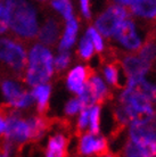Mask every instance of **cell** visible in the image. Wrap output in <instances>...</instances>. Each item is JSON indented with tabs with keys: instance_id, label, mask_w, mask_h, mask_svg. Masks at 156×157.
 I'll return each instance as SVG.
<instances>
[{
	"instance_id": "10",
	"label": "cell",
	"mask_w": 156,
	"mask_h": 157,
	"mask_svg": "<svg viewBox=\"0 0 156 157\" xmlns=\"http://www.w3.org/2000/svg\"><path fill=\"white\" fill-rule=\"evenodd\" d=\"M123 68L128 78H144L150 68V64L139 56H127L123 59Z\"/></svg>"
},
{
	"instance_id": "4",
	"label": "cell",
	"mask_w": 156,
	"mask_h": 157,
	"mask_svg": "<svg viewBox=\"0 0 156 157\" xmlns=\"http://www.w3.org/2000/svg\"><path fill=\"white\" fill-rule=\"evenodd\" d=\"M26 58L27 50L23 43L0 36V63L5 64L13 72L21 74L25 70Z\"/></svg>"
},
{
	"instance_id": "32",
	"label": "cell",
	"mask_w": 156,
	"mask_h": 157,
	"mask_svg": "<svg viewBox=\"0 0 156 157\" xmlns=\"http://www.w3.org/2000/svg\"><path fill=\"white\" fill-rule=\"evenodd\" d=\"M80 5H81V12L82 15L89 18L90 17V4H89V0H80Z\"/></svg>"
},
{
	"instance_id": "31",
	"label": "cell",
	"mask_w": 156,
	"mask_h": 157,
	"mask_svg": "<svg viewBox=\"0 0 156 157\" xmlns=\"http://www.w3.org/2000/svg\"><path fill=\"white\" fill-rule=\"evenodd\" d=\"M14 150H15V144L6 139V142L1 147V151L2 153L0 154V155L1 156H9V155H12Z\"/></svg>"
},
{
	"instance_id": "14",
	"label": "cell",
	"mask_w": 156,
	"mask_h": 157,
	"mask_svg": "<svg viewBox=\"0 0 156 157\" xmlns=\"http://www.w3.org/2000/svg\"><path fill=\"white\" fill-rule=\"evenodd\" d=\"M78 31H79L78 21L75 20V18H73V17L71 20L66 21L64 33H63L60 40H59V44H58L59 51L70 50L71 48L73 47V44L75 43V40H76Z\"/></svg>"
},
{
	"instance_id": "22",
	"label": "cell",
	"mask_w": 156,
	"mask_h": 157,
	"mask_svg": "<svg viewBox=\"0 0 156 157\" xmlns=\"http://www.w3.org/2000/svg\"><path fill=\"white\" fill-rule=\"evenodd\" d=\"M94 44L89 39V36H82L80 40V44H79V54L83 59H90L91 56L94 55Z\"/></svg>"
},
{
	"instance_id": "23",
	"label": "cell",
	"mask_w": 156,
	"mask_h": 157,
	"mask_svg": "<svg viewBox=\"0 0 156 157\" xmlns=\"http://www.w3.org/2000/svg\"><path fill=\"white\" fill-rule=\"evenodd\" d=\"M71 63V54L68 50H60L58 55L54 57V66L57 71H63L68 67Z\"/></svg>"
},
{
	"instance_id": "13",
	"label": "cell",
	"mask_w": 156,
	"mask_h": 157,
	"mask_svg": "<svg viewBox=\"0 0 156 157\" xmlns=\"http://www.w3.org/2000/svg\"><path fill=\"white\" fill-rule=\"evenodd\" d=\"M88 72L83 66H75L67 75V88L76 94H81L87 82Z\"/></svg>"
},
{
	"instance_id": "29",
	"label": "cell",
	"mask_w": 156,
	"mask_h": 157,
	"mask_svg": "<svg viewBox=\"0 0 156 157\" xmlns=\"http://www.w3.org/2000/svg\"><path fill=\"white\" fill-rule=\"evenodd\" d=\"M124 155L125 156H131V157H142L144 156L142 153H141V150L139 149L131 140L125 144Z\"/></svg>"
},
{
	"instance_id": "33",
	"label": "cell",
	"mask_w": 156,
	"mask_h": 157,
	"mask_svg": "<svg viewBox=\"0 0 156 157\" xmlns=\"http://www.w3.org/2000/svg\"><path fill=\"white\" fill-rule=\"evenodd\" d=\"M5 130H6V117L0 114V134H4Z\"/></svg>"
},
{
	"instance_id": "1",
	"label": "cell",
	"mask_w": 156,
	"mask_h": 157,
	"mask_svg": "<svg viewBox=\"0 0 156 157\" xmlns=\"http://www.w3.org/2000/svg\"><path fill=\"white\" fill-rule=\"evenodd\" d=\"M9 15V30L23 40L38 36L40 24L37 8L30 0H5Z\"/></svg>"
},
{
	"instance_id": "16",
	"label": "cell",
	"mask_w": 156,
	"mask_h": 157,
	"mask_svg": "<svg viewBox=\"0 0 156 157\" xmlns=\"http://www.w3.org/2000/svg\"><path fill=\"white\" fill-rule=\"evenodd\" d=\"M90 92L94 97L95 102H102L107 97V88L102 78L97 75H91L86 82Z\"/></svg>"
},
{
	"instance_id": "19",
	"label": "cell",
	"mask_w": 156,
	"mask_h": 157,
	"mask_svg": "<svg viewBox=\"0 0 156 157\" xmlns=\"http://www.w3.org/2000/svg\"><path fill=\"white\" fill-rule=\"evenodd\" d=\"M51 7L63 16L64 20H71L73 17V7L71 0H51Z\"/></svg>"
},
{
	"instance_id": "8",
	"label": "cell",
	"mask_w": 156,
	"mask_h": 157,
	"mask_svg": "<svg viewBox=\"0 0 156 157\" xmlns=\"http://www.w3.org/2000/svg\"><path fill=\"white\" fill-rule=\"evenodd\" d=\"M5 137L7 140L21 145L32 139V132L27 118H23L18 112H12L6 117Z\"/></svg>"
},
{
	"instance_id": "6",
	"label": "cell",
	"mask_w": 156,
	"mask_h": 157,
	"mask_svg": "<svg viewBox=\"0 0 156 157\" xmlns=\"http://www.w3.org/2000/svg\"><path fill=\"white\" fill-rule=\"evenodd\" d=\"M130 140L141 150L144 157L156 155V130L149 122H131Z\"/></svg>"
},
{
	"instance_id": "9",
	"label": "cell",
	"mask_w": 156,
	"mask_h": 157,
	"mask_svg": "<svg viewBox=\"0 0 156 157\" xmlns=\"http://www.w3.org/2000/svg\"><path fill=\"white\" fill-rule=\"evenodd\" d=\"M114 38L128 50H138L141 47V39L136 30V25L131 20H123L119 25Z\"/></svg>"
},
{
	"instance_id": "28",
	"label": "cell",
	"mask_w": 156,
	"mask_h": 157,
	"mask_svg": "<svg viewBox=\"0 0 156 157\" xmlns=\"http://www.w3.org/2000/svg\"><path fill=\"white\" fill-rule=\"evenodd\" d=\"M81 108L82 106L79 98L71 99L70 101L65 105V114L68 115V116H73V115L78 114L79 112L81 110Z\"/></svg>"
},
{
	"instance_id": "17",
	"label": "cell",
	"mask_w": 156,
	"mask_h": 157,
	"mask_svg": "<svg viewBox=\"0 0 156 157\" xmlns=\"http://www.w3.org/2000/svg\"><path fill=\"white\" fill-rule=\"evenodd\" d=\"M67 141L63 134H55L49 139L46 150V156L48 157H62L66 151Z\"/></svg>"
},
{
	"instance_id": "34",
	"label": "cell",
	"mask_w": 156,
	"mask_h": 157,
	"mask_svg": "<svg viewBox=\"0 0 156 157\" xmlns=\"http://www.w3.org/2000/svg\"><path fill=\"white\" fill-rule=\"evenodd\" d=\"M119 5H122V6H131L132 4H135L137 0H115Z\"/></svg>"
},
{
	"instance_id": "12",
	"label": "cell",
	"mask_w": 156,
	"mask_h": 157,
	"mask_svg": "<svg viewBox=\"0 0 156 157\" xmlns=\"http://www.w3.org/2000/svg\"><path fill=\"white\" fill-rule=\"evenodd\" d=\"M60 28L58 22L54 18H48L42 26L39 28L38 31V39L39 42H41L45 46H53L58 41Z\"/></svg>"
},
{
	"instance_id": "25",
	"label": "cell",
	"mask_w": 156,
	"mask_h": 157,
	"mask_svg": "<svg viewBox=\"0 0 156 157\" xmlns=\"http://www.w3.org/2000/svg\"><path fill=\"white\" fill-rule=\"evenodd\" d=\"M139 57L144 59L145 62H147V63L152 65L153 60L156 57V46L152 42L146 43L144 47L140 49V51H139Z\"/></svg>"
},
{
	"instance_id": "24",
	"label": "cell",
	"mask_w": 156,
	"mask_h": 157,
	"mask_svg": "<svg viewBox=\"0 0 156 157\" xmlns=\"http://www.w3.org/2000/svg\"><path fill=\"white\" fill-rule=\"evenodd\" d=\"M9 30V15L5 0H0V36L6 34Z\"/></svg>"
},
{
	"instance_id": "3",
	"label": "cell",
	"mask_w": 156,
	"mask_h": 157,
	"mask_svg": "<svg viewBox=\"0 0 156 157\" xmlns=\"http://www.w3.org/2000/svg\"><path fill=\"white\" fill-rule=\"evenodd\" d=\"M55 71L54 56L48 46L41 42L32 44L27 51L24 80L29 86L48 82Z\"/></svg>"
},
{
	"instance_id": "27",
	"label": "cell",
	"mask_w": 156,
	"mask_h": 157,
	"mask_svg": "<svg viewBox=\"0 0 156 157\" xmlns=\"http://www.w3.org/2000/svg\"><path fill=\"white\" fill-rule=\"evenodd\" d=\"M104 74L107 82L112 86H119V70L115 65H107L104 70Z\"/></svg>"
},
{
	"instance_id": "7",
	"label": "cell",
	"mask_w": 156,
	"mask_h": 157,
	"mask_svg": "<svg viewBox=\"0 0 156 157\" xmlns=\"http://www.w3.org/2000/svg\"><path fill=\"white\" fill-rule=\"evenodd\" d=\"M128 17V10L122 5L109 6L96 21V29L102 36L109 38L115 33L122 21Z\"/></svg>"
},
{
	"instance_id": "15",
	"label": "cell",
	"mask_w": 156,
	"mask_h": 157,
	"mask_svg": "<svg viewBox=\"0 0 156 157\" xmlns=\"http://www.w3.org/2000/svg\"><path fill=\"white\" fill-rule=\"evenodd\" d=\"M50 94L51 86L50 84H48V82L40 83V84L32 86L31 94L33 97V100L37 102V107H38V110L40 113L45 112L47 108L48 101L50 98Z\"/></svg>"
},
{
	"instance_id": "26",
	"label": "cell",
	"mask_w": 156,
	"mask_h": 157,
	"mask_svg": "<svg viewBox=\"0 0 156 157\" xmlns=\"http://www.w3.org/2000/svg\"><path fill=\"white\" fill-rule=\"evenodd\" d=\"M87 36H89V39L91 40V42L94 44L95 49L97 51H103L104 49V43H103V39L100 36V33L96 30L95 28H89L87 31Z\"/></svg>"
},
{
	"instance_id": "2",
	"label": "cell",
	"mask_w": 156,
	"mask_h": 157,
	"mask_svg": "<svg viewBox=\"0 0 156 157\" xmlns=\"http://www.w3.org/2000/svg\"><path fill=\"white\" fill-rule=\"evenodd\" d=\"M121 106L116 109V118L122 124L130 122H149L155 116L152 100L132 86H127L120 96Z\"/></svg>"
},
{
	"instance_id": "5",
	"label": "cell",
	"mask_w": 156,
	"mask_h": 157,
	"mask_svg": "<svg viewBox=\"0 0 156 157\" xmlns=\"http://www.w3.org/2000/svg\"><path fill=\"white\" fill-rule=\"evenodd\" d=\"M0 98L16 109H26L34 102L31 91H26L18 81L14 78L0 80Z\"/></svg>"
},
{
	"instance_id": "35",
	"label": "cell",
	"mask_w": 156,
	"mask_h": 157,
	"mask_svg": "<svg viewBox=\"0 0 156 157\" xmlns=\"http://www.w3.org/2000/svg\"><path fill=\"white\" fill-rule=\"evenodd\" d=\"M150 123H152L153 126H154V128H155V130H156V115L154 116V117H153V120L150 121Z\"/></svg>"
},
{
	"instance_id": "30",
	"label": "cell",
	"mask_w": 156,
	"mask_h": 157,
	"mask_svg": "<svg viewBox=\"0 0 156 157\" xmlns=\"http://www.w3.org/2000/svg\"><path fill=\"white\" fill-rule=\"evenodd\" d=\"M89 124V108H81L78 120V128L80 131L84 130Z\"/></svg>"
},
{
	"instance_id": "20",
	"label": "cell",
	"mask_w": 156,
	"mask_h": 157,
	"mask_svg": "<svg viewBox=\"0 0 156 157\" xmlns=\"http://www.w3.org/2000/svg\"><path fill=\"white\" fill-rule=\"evenodd\" d=\"M32 132V139H40L46 132V121L39 116H31L27 118Z\"/></svg>"
},
{
	"instance_id": "36",
	"label": "cell",
	"mask_w": 156,
	"mask_h": 157,
	"mask_svg": "<svg viewBox=\"0 0 156 157\" xmlns=\"http://www.w3.org/2000/svg\"><path fill=\"white\" fill-rule=\"evenodd\" d=\"M39 1H45V0H39Z\"/></svg>"
},
{
	"instance_id": "11",
	"label": "cell",
	"mask_w": 156,
	"mask_h": 157,
	"mask_svg": "<svg viewBox=\"0 0 156 157\" xmlns=\"http://www.w3.org/2000/svg\"><path fill=\"white\" fill-rule=\"evenodd\" d=\"M79 151L82 155L103 154L107 151V140L105 138H96L95 134H84L80 140Z\"/></svg>"
},
{
	"instance_id": "21",
	"label": "cell",
	"mask_w": 156,
	"mask_h": 157,
	"mask_svg": "<svg viewBox=\"0 0 156 157\" xmlns=\"http://www.w3.org/2000/svg\"><path fill=\"white\" fill-rule=\"evenodd\" d=\"M99 117H100V108L98 105H92L89 108V124L90 133H99Z\"/></svg>"
},
{
	"instance_id": "18",
	"label": "cell",
	"mask_w": 156,
	"mask_h": 157,
	"mask_svg": "<svg viewBox=\"0 0 156 157\" xmlns=\"http://www.w3.org/2000/svg\"><path fill=\"white\" fill-rule=\"evenodd\" d=\"M131 10L135 15L144 18L156 17V0H137L131 5Z\"/></svg>"
}]
</instances>
